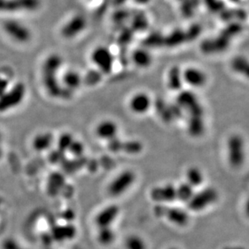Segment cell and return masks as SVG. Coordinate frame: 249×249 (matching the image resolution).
Returning <instances> with one entry per match:
<instances>
[{"instance_id": "obj_16", "label": "cell", "mask_w": 249, "mask_h": 249, "mask_svg": "<svg viewBox=\"0 0 249 249\" xmlns=\"http://www.w3.org/2000/svg\"><path fill=\"white\" fill-rule=\"evenodd\" d=\"M62 57L60 55L53 54L50 55L47 58L45 59L43 64L42 71L43 74H55L58 72L59 70L62 66Z\"/></svg>"}, {"instance_id": "obj_23", "label": "cell", "mask_w": 249, "mask_h": 249, "mask_svg": "<svg viewBox=\"0 0 249 249\" xmlns=\"http://www.w3.org/2000/svg\"><path fill=\"white\" fill-rule=\"evenodd\" d=\"M126 249H148L147 243L143 238L138 235H130L124 241Z\"/></svg>"}, {"instance_id": "obj_8", "label": "cell", "mask_w": 249, "mask_h": 249, "mask_svg": "<svg viewBox=\"0 0 249 249\" xmlns=\"http://www.w3.org/2000/svg\"><path fill=\"white\" fill-rule=\"evenodd\" d=\"M149 196L152 201L158 202L159 205L172 203L177 201L176 186L167 183L155 186L151 190Z\"/></svg>"}, {"instance_id": "obj_12", "label": "cell", "mask_w": 249, "mask_h": 249, "mask_svg": "<svg viewBox=\"0 0 249 249\" xmlns=\"http://www.w3.org/2000/svg\"><path fill=\"white\" fill-rule=\"evenodd\" d=\"M182 78L184 83L193 87H203L207 83V75L203 71L194 67L187 68L182 72Z\"/></svg>"}, {"instance_id": "obj_26", "label": "cell", "mask_w": 249, "mask_h": 249, "mask_svg": "<svg viewBox=\"0 0 249 249\" xmlns=\"http://www.w3.org/2000/svg\"><path fill=\"white\" fill-rule=\"evenodd\" d=\"M142 149H143V145L140 141H130L127 142L122 141L120 151H124L130 154H137L141 153Z\"/></svg>"}, {"instance_id": "obj_32", "label": "cell", "mask_w": 249, "mask_h": 249, "mask_svg": "<svg viewBox=\"0 0 249 249\" xmlns=\"http://www.w3.org/2000/svg\"><path fill=\"white\" fill-rule=\"evenodd\" d=\"M173 39H171V41L169 42V44H179V43L181 42V40H182V37H183V36H182V33H174L173 36L171 35ZM170 39V38H169Z\"/></svg>"}, {"instance_id": "obj_31", "label": "cell", "mask_w": 249, "mask_h": 249, "mask_svg": "<svg viewBox=\"0 0 249 249\" xmlns=\"http://www.w3.org/2000/svg\"><path fill=\"white\" fill-rule=\"evenodd\" d=\"M9 83L4 78H0V97L3 95L8 90Z\"/></svg>"}, {"instance_id": "obj_3", "label": "cell", "mask_w": 249, "mask_h": 249, "mask_svg": "<svg viewBox=\"0 0 249 249\" xmlns=\"http://www.w3.org/2000/svg\"><path fill=\"white\" fill-rule=\"evenodd\" d=\"M155 213L158 216L164 217L169 223L178 227H185L190 222L188 212L181 207L159 205V207L155 209Z\"/></svg>"}, {"instance_id": "obj_19", "label": "cell", "mask_w": 249, "mask_h": 249, "mask_svg": "<svg viewBox=\"0 0 249 249\" xmlns=\"http://www.w3.org/2000/svg\"><path fill=\"white\" fill-rule=\"evenodd\" d=\"M116 239V233L112 227L98 228L97 240L103 246H109L115 242Z\"/></svg>"}, {"instance_id": "obj_4", "label": "cell", "mask_w": 249, "mask_h": 249, "mask_svg": "<svg viewBox=\"0 0 249 249\" xmlns=\"http://www.w3.org/2000/svg\"><path fill=\"white\" fill-rule=\"evenodd\" d=\"M228 160L231 166L239 168L244 164L245 160V142L239 135H234L228 139Z\"/></svg>"}, {"instance_id": "obj_34", "label": "cell", "mask_w": 249, "mask_h": 249, "mask_svg": "<svg viewBox=\"0 0 249 249\" xmlns=\"http://www.w3.org/2000/svg\"><path fill=\"white\" fill-rule=\"evenodd\" d=\"M179 249L178 248H176V247H171V248H169V249Z\"/></svg>"}, {"instance_id": "obj_11", "label": "cell", "mask_w": 249, "mask_h": 249, "mask_svg": "<svg viewBox=\"0 0 249 249\" xmlns=\"http://www.w3.org/2000/svg\"><path fill=\"white\" fill-rule=\"evenodd\" d=\"M87 27V19L83 16L77 15L71 18L61 28V36L66 39H71L79 35Z\"/></svg>"}, {"instance_id": "obj_9", "label": "cell", "mask_w": 249, "mask_h": 249, "mask_svg": "<svg viewBox=\"0 0 249 249\" xmlns=\"http://www.w3.org/2000/svg\"><path fill=\"white\" fill-rule=\"evenodd\" d=\"M92 61L102 73H111L114 66V56L106 47H98L91 54Z\"/></svg>"}, {"instance_id": "obj_15", "label": "cell", "mask_w": 249, "mask_h": 249, "mask_svg": "<svg viewBox=\"0 0 249 249\" xmlns=\"http://www.w3.org/2000/svg\"><path fill=\"white\" fill-rule=\"evenodd\" d=\"M43 84L48 94L53 98H61L64 87L55 74H43Z\"/></svg>"}, {"instance_id": "obj_28", "label": "cell", "mask_w": 249, "mask_h": 249, "mask_svg": "<svg viewBox=\"0 0 249 249\" xmlns=\"http://www.w3.org/2000/svg\"><path fill=\"white\" fill-rule=\"evenodd\" d=\"M74 141L73 136L70 133H64L59 137L58 147L59 149L61 151H65L69 149L72 142Z\"/></svg>"}, {"instance_id": "obj_35", "label": "cell", "mask_w": 249, "mask_h": 249, "mask_svg": "<svg viewBox=\"0 0 249 249\" xmlns=\"http://www.w3.org/2000/svg\"><path fill=\"white\" fill-rule=\"evenodd\" d=\"M0 154H1V149H0Z\"/></svg>"}, {"instance_id": "obj_14", "label": "cell", "mask_w": 249, "mask_h": 249, "mask_svg": "<svg viewBox=\"0 0 249 249\" xmlns=\"http://www.w3.org/2000/svg\"><path fill=\"white\" fill-rule=\"evenodd\" d=\"M95 132L99 138L110 141L117 137L118 126L111 120H105L97 126Z\"/></svg>"}, {"instance_id": "obj_7", "label": "cell", "mask_w": 249, "mask_h": 249, "mask_svg": "<svg viewBox=\"0 0 249 249\" xmlns=\"http://www.w3.org/2000/svg\"><path fill=\"white\" fill-rule=\"evenodd\" d=\"M2 27L5 33L17 42L27 43L32 38V32L30 29L20 22L9 19L3 23Z\"/></svg>"}, {"instance_id": "obj_17", "label": "cell", "mask_w": 249, "mask_h": 249, "mask_svg": "<svg viewBox=\"0 0 249 249\" xmlns=\"http://www.w3.org/2000/svg\"><path fill=\"white\" fill-rule=\"evenodd\" d=\"M204 174L202 169L196 166H191L186 172V182L194 188H198L204 182Z\"/></svg>"}, {"instance_id": "obj_18", "label": "cell", "mask_w": 249, "mask_h": 249, "mask_svg": "<svg viewBox=\"0 0 249 249\" xmlns=\"http://www.w3.org/2000/svg\"><path fill=\"white\" fill-rule=\"evenodd\" d=\"M83 82V78L80 74L74 71H67L62 78L64 87L72 91L79 88Z\"/></svg>"}, {"instance_id": "obj_1", "label": "cell", "mask_w": 249, "mask_h": 249, "mask_svg": "<svg viewBox=\"0 0 249 249\" xmlns=\"http://www.w3.org/2000/svg\"><path fill=\"white\" fill-rule=\"evenodd\" d=\"M219 199V192L212 186L195 191L191 199L187 202V208L193 212H200L212 207Z\"/></svg>"}, {"instance_id": "obj_2", "label": "cell", "mask_w": 249, "mask_h": 249, "mask_svg": "<svg viewBox=\"0 0 249 249\" xmlns=\"http://www.w3.org/2000/svg\"><path fill=\"white\" fill-rule=\"evenodd\" d=\"M137 180V174L132 169L120 172L111 180L107 186V192L111 197H118L127 193Z\"/></svg>"}, {"instance_id": "obj_10", "label": "cell", "mask_w": 249, "mask_h": 249, "mask_svg": "<svg viewBox=\"0 0 249 249\" xmlns=\"http://www.w3.org/2000/svg\"><path fill=\"white\" fill-rule=\"evenodd\" d=\"M120 214V208L118 205L111 204L104 207L98 214L95 215L94 223L97 228H105L112 227Z\"/></svg>"}, {"instance_id": "obj_24", "label": "cell", "mask_w": 249, "mask_h": 249, "mask_svg": "<svg viewBox=\"0 0 249 249\" xmlns=\"http://www.w3.org/2000/svg\"><path fill=\"white\" fill-rule=\"evenodd\" d=\"M189 132L194 137L202 136L204 132V124L201 120V116H192L188 125Z\"/></svg>"}, {"instance_id": "obj_13", "label": "cell", "mask_w": 249, "mask_h": 249, "mask_svg": "<svg viewBox=\"0 0 249 249\" xmlns=\"http://www.w3.org/2000/svg\"><path fill=\"white\" fill-rule=\"evenodd\" d=\"M152 105V101L148 94L144 93H138L132 97L130 100L129 107L131 111L142 115L149 110Z\"/></svg>"}, {"instance_id": "obj_20", "label": "cell", "mask_w": 249, "mask_h": 249, "mask_svg": "<svg viewBox=\"0 0 249 249\" xmlns=\"http://www.w3.org/2000/svg\"><path fill=\"white\" fill-rule=\"evenodd\" d=\"M195 192V189L191 185H189L186 181L181 182L176 186L177 201L187 204V202L191 199Z\"/></svg>"}, {"instance_id": "obj_6", "label": "cell", "mask_w": 249, "mask_h": 249, "mask_svg": "<svg viewBox=\"0 0 249 249\" xmlns=\"http://www.w3.org/2000/svg\"><path fill=\"white\" fill-rule=\"evenodd\" d=\"M40 5V0H0V12H34Z\"/></svg>"}, {"instance_id": "obj_27", "label": "cell", "mask_w": 249, "mask_h": 249, "mask_svg": "<svg viewBox=\"0 0 249 249\" xmlns=\"http://www.w3.org/2000/svg\"><path fill=\"white\" fill-rule=\"evenodd\" d=\"M102 73L99 71H90L85 76L84 81L88 86H94L101 81Z\"/></svg>"}, {"instance_id": "obj_21", "label": "cell", "mask_w": 249, "mask_h": 249, "mask_svg": "<svg viewBox=\"0 0 249 249\" xmlns=\"http://www.w3.org/2000/svg\"><path fill=\"white\" fill-rule=\"evenodd\" d=\"M168 83L169 87L174 91L180 90L184 83L182 72L180 71V69L174 67L170 70L168 77Z\"/></svg>"}, {"instance_id": "obj_33", "label": "cell", "mask_w": 249, "mask_h": 249, "mask_svg": "<svg viewBox=\"0 0 249 249\" xmlns=\"http://www.w3.org/2000/svg\"><path fill=\"white\" fill-rule=\"evenodd\" d=\"M136 1L139 3H145V2H148V0H136Z\"/></svg>"}, {"instance_id": "obj_30", "label": "cell", "mask_w": 249, "mask_h": 249, "mask_svg": "<svg viewBox=\"0 0 249 249\" xmlns=\"http://www.w3.org/2000/svg\"><path fill=\"white\" fill-rule=\"evenodd\" d=\"M233 67L236 71H247L248 64L246 61H245V59L242 58H236L235 59V61L233 62Z\"/></svg>"}, {"instance_id": "obj_25", "label": "cell", "mask_w": 249, "mask_h": 249, "mask_svg": "<svg viewBox=\"0 0 249 249\" xmlns=\"http://www.w3.org/2000/svg\"><path fill=\"white\" fill-rule=\"evenodd\" d=\"M53 136L50 133H44L36 136L33 141V146L37 150L47 149L52 144Z\"/></svg>"}, {"instance_id": "obj_29", "label": "cell", "mask_w": 249, "mask_h": 249, "mask_svg": "<svg viewBox=\"0 0 249 249\" xmlns=\"http://www.w3.org/2000/svg\"><path fill=\"white\" fill-rule=\"evenodd\" d=\"M68 150H70L71 153H73V155H83V152H84V145L80 141H73Z\"/></svg>"}, {"instance_id": "obj_22", "label": "cell", "mask_w": 249, "mask_h": 249, "mask_svg": "<svg viewBox=\"0 0 249 249\" xmlns=\"http://www.w3.org/2000/svg\"><path fill=\"white\" fill-rule=\"evenodd\" d=\"M152 56L146 50H137L132 54V61L136 66L141 68H145L152 63Z\"/></svg>"}, {"instance_id": "obj_5", "label": "cell", "mask_w": 249, "mask_h": 249, "mask_svg": "<svg viewBox=\"0 0 249 249\" xmlns=\"http://www.w3.org/2000/svg\"><path fill=\"white\" fill-rule=\"evenodd\" d=\"M26 94V87L24 83L15 85L0 97V112H6L16 107L19 106Z\"/></svg>"}]
</instances>
